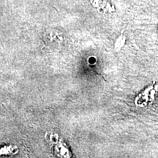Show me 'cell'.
<instances>
[{"mask_svg":"<svg viewBox=\"0 0 158 158\" xmlns=\"http://www.w3.org/2000/svg\"><path fill=\"white\" fill-rule=\"evenodd\" d=\"M123 40H124V37L122 36V35L119 36L116 40V42L114 43V48L116 49V51H118V49L122 48V45L124 43V41Z\"/></svg>","mask_w":158,"mask_h":158,"instance_id":"obj_1","label":"cell"}]
</instances>
